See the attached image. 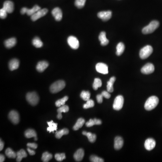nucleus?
I'll return each mask as SVG.
<instances>
[{"label": "nucleus", "mask_w": 162, "mask_h": 162, "mask_svg": "<svg viewBox=\"0 0 162 162\" xmlns=\"http://www.w3.org/2000/svg\"><path fill=\"white\" fill-rule=\"evenodd\" d=\"M104 97L101 94L98 95L97 96V100L98 103H101L103 102V98Z\"/></svg>", "instance_id": "obj_46"}, {"label": "nucleus", "mask_w": 162, "mask_h": 162, "mask_svg": "<svg viewBox=\"0 0 162 162\" xmlns=\"http://www.w3.org/2000/svg\"><path fill=\"white\" fill-rule=\"evenodd\" d=\"M85 122V120L83 118H79L77 120V123H75L74 126L73 127V129L75 131L78 130L79 128H81L83 126Z\"/></svg>", "instance_id": "obj_31"}, {"label": "nucleus", "mask_w": 162, "mask_h": 162, "mask_svg": "<svg viewBox=\"0 0 162 162\" xmlns=\"http://www.w3.org/2000/svg\"><path fill=\"white\" fill-rule=\"evenodd\" d=\"M69 46L73 49L76 50L78 48L79 46V41L74 36H69L67 40Z\"/></svg>", "instance_id": "obj_9"}, {"label": "nucleus", "mask_w": 162, "mask_h": 162, "mask_svg": "<svg viewBox=\"0 0 162 162\" xmlns=\"http://www.w3.org/2000/svg\"><path fill=\"white\" fill-rule=\"evenodd\" d=\"M25 136L27 138H31L34 137L35 141H37V133L34 130L32 129H29L26 131L25 133Z\"/></svg>", "instance_id": "obj_23"}, {"label": "nucleus", "mask_w": 162, "mask_h": 162, "mask_svg": "<svg viewBox=\"0 0 162 162\" xmlns=\"http://www.w3.org/2000/svg\"><path fill=\"white\" fill-rule=\"evenodd\" d=\"M99 39L101 42V44L102 46H106L109 43V41L106 38V33L105 32H101L100 35L99 36Z\"/></svg>", "instance_id": "obj_21"}, {"label": "nucleus", "mask_w": 162, "mask_h": 162, "mask_svg": "<svg viewBox=\"0 0 162 162\" xmlns=\"http://www.w3.org/2000/svg\"><path fill=\"white\" fill-rule=\"evenodd\" d=\"M94 106V101L93 100L89 99V100L86 101V104L83 105V108L85 109H89V108L93 107Z\"/></svg>", "instance_id": "obj_40"}, {"label": "nucleus", "mask_w": 162, "mask_h": 162, "mask_svg": "<svg viewBox=\"0 0 162 162\" xmlns=\"http://www.w3.org/2000/svg\"><path fill=\"white\" fill-rule=\"evenodd\" d=\"M86 1V0H75V6L78 8H82L85 4Z\"/></svg>", "instance_id": "obj_39"}, {"label": "nucleus", "mask_w": 162, "mask_h": 162, "mask_svg": "<svg viewBox=\"0 0 162 162\" xmlns=\"http://www.w3.org/2000/svg\"><path fill=\"white\" fill-rule=\"evenodd\" d=\"M17 154L16 161L18 162H20L21 161L22 159L27 157V154L25 151L23 149H21L19 151Z\"/></svg>", "instance_id": "obj_29"}, {"label": "nucleus", "mask_w": 162, "mask_h": 162, "mask_svg": "<svg viewBox=\"0 0 162 162\" xmlns=\"http://www.w3.org/2000/svg\"><path fill=\"white\" fill-rule=\"evenodd\" d=\"M153 49L152 46L147 45L142 49L140 52V57L142 59H146L149 57L153 52Z\"/></svg>", "instance_id": "obj_5"}, {"label": "nucleus", "mask_w": 162, "mask_h": 162, "mask_svg": "<svg viewBox=\"0 0 162 162\" xmlns=\"http://www.w3.org/2000/svg\"><path fill=\"white\" fill-rule=\"evenodd\" d=\"M65 86V83L63 80H59L53 83L50 86V91L52 93H56L62 90Z\"/></svg>", "instance_id": "obj_3"}, {"label": "nucleus", "mask_w": 162, "mask_h": 162, "mask_svg": "<svg viewBox=\"0 0 162 162\" xmlns=\"http://www.w3.org/2000/svg\"><path fill=\"white\" fill-rule=\"evenodd\" d=\"M5 155L7 157L9 158H12V159H14L17 157L16 153L12 150L11 148H7L5 151Z\"/></svg>", "instance_id": "obj_33"}, {"label": "nucleus", "mask_w": 162, "mask_h": 162, "mask_svg": "<svg viewBox=\"0 0 162 162\" xmlns=\"http://www.w3.org/2000/svg\"><path fill=\"white\" fill-rule=\"evenodd\" d=\"M84 156V151L83 149H79L74 153V157L77 162H80L83 159Z\"/></svg>", "instance_id": "obj_17"}, {"label": "nucleus", "mask_w": 162, "mask_h": 162, "mask_svg": "<svg viewBox=\"0 0 162 162\" xmlns=\"http://www.w3.org/2000/svg\"><path fill=\"white\" fill-rule=\"evenodd\" d=\"M7 12L2 8L0 10V17L2 19H5L7 16Z\"/></svg>", "instance_id": "obj_43"}, {"label": "nucleus", "mask_w": 162, "mask_h": 162, "mask_svg": "<svg viewBox=\"0 0 162 162\" xmlns=\"http://www.w3.org/2000/svg\"><path fill=\"white\" fill-rule=\"evenodd\" d=\"M80 97L84 101H87L90 99V98L91 97V94L89 93V91H83L81 93Z\"/></svg>", "instance_id": "obj_38"}, {"label": "nucleus", "mask_w": 162, "mask_h": 162, "mask_svg": "<svg viewBox=\"0 0 162 162\" xmlns=\"http://www.w3.org/2000/svg\"><path fill=\"white\" fill-rule=\"evenodd\" d=\"M159 102V98L156 96L149 97L145 103V108L146 110L150 111L153 110L158 106Z\"/></svg>", "instance_id": "obj_1"}, {"label": "nucleus", "mask_w": 162, "mask_h": 162, "mask_svg": "<svg viewBox=\"0 0 162 162\" xmlns=\"http://www.w3.org/2000/svg\"><path fill=\"white\" fill-rule=\"evenodd\" d=\"M156 142L153 138H148L145 141V147L147 150H151L155 147Z\"/></svg>", "instance_id": "obj_14"}, {"label": "nucleus", "mask_w": 162, "mask_h": 162, "mask_svg": "<svg viewBox=\"0 0 162 162\" xmlns=\"http://www.w3.org/2000/svg\"><path fill=\"white\" fill-rule=\"evenodd\" d=\"M53 156L51 154L48 152H44L42 154V159L44 162H48L52 158Z\"/></svg>", "instance_id": "obj_35"}, {"label": "nucleus", "mask_w": 162, "mask_h": 162, "mask_svg": "<svg viewBox=\"0 0 162 162\" xmlns=\"http://www.w3.org/2000/svg\"><path fill=\"white\" fill-rule=\"evenodd\" d=\"M97 16L103 21H107L111 19L112 17V12L110 10L100 12L98 13Z\"/></svg>", "instance_id": "obj_13"}, {"label": "nucleus", "mask_w": 162, "mask_h": 162, "mask_svg": "<svg viewBox=\"0 0 162 162\" xmlns=\"http://www.w3.org/2000/svg\"><path fill=\"white\" fill-rule=\"evenodd\" d=\"M155 71V66L151 63H147L141 69V72L145 74H152Z\"/></svg>", "instance_id": "obj_11"}, {"label": "nucleus", "mask_w": 162, "mask_h": 162, "mask_svg": "<svg viewBox=\"0 0 162 162\" xmlns=\"http://www.w3.org/2000/svg\"><path fill=\"white\" fill-rule=\"evenodd\" d=\"M26 100L30 105L35 106L38 104L39 98L35 92L29 93L26 95Z\"/></svg>", "instance_id": "obj_4"}, {"label": "nucleus", "mask_w": 162, "mask_h": 162, "mask_svg": "<svg viewBox=\"0 0 162 162\" xmlns=\"http://www.w3.org/2000/svg\"><path fill=\"white\" fill-rule=\"evenodd\" d=\"M115 80H116V78L115 77H112L110 78V80L107 82V90L109 93H113L114 91L113 85L115 82Z\"/></svg>", "instance_id": "obj_25"}, {"label": "nucleus", "mask_w": 162, "mask_h": 162, "mask_svg": "<svg viewBox=\"0 0 162 162\" xmlns=\"http://www.w3.org/2000/svg\"><path fill=\"white\" fill-rule=\"evenodd\" d=\"M69 111V107L68 106L64 105V106L60 107L57 110V112L58 114L57 116V118L58 119H61L62 118V113H67Z\"/></svg>", "instance_id": "obj_22"}, {"label": "nucleus", "mask_w": 162, "mask_h": 162, "mask_svg": "<svg viewBox=\"0 0 162 162\" xmlns=\"http://www.w3.org/2000/svg\"><path fill=\"white\" fill-rule=\"evenodd\" d=\"M27 146L29 148H32L33 149H36L37 147V145L35 143H29L27 144Z\"/></svg>", "instance_id": "obj_44"}, {"label": "nucleus", "mask_w": 162, "mask_h": 162, "mask_svg": "<svg viewBox=\"0 0 162 162\" xmlns=\"http://www.w3.org/2000/svg\"><path fill=\"white\" fill-rule=\"evenodd\" d=\"M69 131L67 128H64L59 131H56V137L57 139H61L63 135H66L69 134Z\"/></svg>", "instance_id": "obj_32"}, {"label": "nucleus", "mask_w": 162, "mask_h": 162, "mask_svg": "<svg viewBox=\"0 0 162 162\" xmlns=\"http://www.w3.org/2000/svg\"><path fill=\"white\" fill-rule=\"evenodd\" d=\"M40 9H41V7L40 6L37 5H35L31 9H29L26 7H23L21 10L20 12L21 14H26L28 16H31Z\"/></svg>", "instance_id": "obj_7"}, {"label": "nucleus", "mask_w": 162, "mask_h": 162, "mask_svg": "<svg viewBox=\"0 0 162 162\" xmlns=\"http://www.w3.org/2000/svg\"><path fill=\"white\" fill-rule=\"evenodd\" d=\"M5 157L4 155H0V162H3L5 161Z\"/></svg>", "instance_id": "obj_49"}, {"label": "nucleus", "mask_w": 162, "mask_h": 162, "mask_svg": "<svg viewBox=\"0 0 162 162\" xmlns=\"http://www.w3.org/2000/svg\"><path fill=\"white\" fill-rule=\"evenodd\" d=\"M124 104V98L122 95H118L114 101L113 109L116 110H119L122 109Z\"/></svg>", "instance_id": "obj_6"}, {"label": "nucleus", "mask_w": 162, "mask_h": 162, "mask_svg": "<svg viewBox=\"0 0 162 162\" xmlns=\"http://www.w3.org/2000/svg\"><path fill=\"white\" fill-rule=\"evenodd\" d=\"M116 54L117 56H120L123 53L125 50V45L123 42H120L116 46Z\"/></svg>", "instance_id": "obj_30"}, {"label": "nucleus", "mask_w": 162, "mask_h": 162, "mask_svg": "<svg viewBox=\"0 0 162 162\" xmlns=\"http://www.w3.org/2000/svg\"><path fill=\"white\" fill-rule=\"evenodd\" d=\"M159 23L158 21L154 20L151 22L148 25L143 29L142 32L144 34H148L153 33L159 27Z\"/></svg>", "instance_id": "obj_2"}, {"label": "nucleus", "mask_w": 162, "mask_h": 162, "mask_svg": "<svg viewBox=\"0 0 162 162\" xmlns=\"http://www.w3.org/2000/svg\"><path fill=\"white\" fill-rule=\"evenodd\" d=\"M3 8L6 10L7 13H12L14 9L13 2L10 1H6L4 3Z\"/></svg>", "instance_id": "obj_16"}, {"label": "nucleus", "mask_w": 162, "mask_h": 162, "mask_svg": "<svg viewBox=\"0 0 162 162\" xmlns=\"http://www.w3.org/2000/svg\"><path fill=\"white\" fill-rule=\"evenodd\" d=\"M48 63L46 61H42L38 63L36 69L38 72H42L48 67Z\"/></svg>", "instance_id": "obj_19"}, {"label": "nucleus", "mask_w": 162, "mask_h": 162, "mask_svg": "<svg viewBox=\"0 0 162 162\" xmlns=\"http://www.w3.org/2000/svg\"><path fill=\"white\" fill-rule=\"evenodd\" d=\"M90 160L93 162H104V159L102 158L95 156V155H91L90 157Z\"/></svg>", "instance_id": "obj_42"}, {"label": "nucleus", "mask_w": 162, "mask_h": 162, "mask_svg": "<svg viewBox=\"0 0 162 162\" xmlns=\"http://www.w3.org/2000/svg\"><path fill=\"white\" fill-rule=\"evenodd\" d=\"M82 134L87 137L88 140L90 142L94 143L96 141L97 135H96L95 134L92 133L91 132L83 131L82 132Z\"/></svg>", "instance_id": "obj_27"}, {"label": "nucleus", "mask_w": 162, "mask_h": 162, "mask_svg": "<svg viewBox=\"0 0 162 162\" xmlns=\"http://www.w3.org/2000/svg\"><path fill=\"white\" fill-rule=\"evenodd\" d=\"M27 150H28V152H29V154L30 155H35V151L33 150H31V149L29 148V147L27 149Z\"/></svg>", "instance_id": "obj_47"}, {"label": "nucleus", "mask_w": 162, "mask_h": 162, "mask_svg": "<svg viewBox=\"0 0 162 162\" xmlns=\"http://www.w3.org/2000/svg\"><path fill=\"white\" fill-rule=\"evenodd\" d=\"M32 43H33V45L35 46L36 48H41L43 46V43L38 37H35L34 39H33Z\"/></svg>", "instance_id": "obj_34"}, {"label": "nucleus", "mask_w": 162, "mask_h": 162, "mask_svg": "<svg viewBox=\"0 0 162 162\" xmlns=\"http://www.w3.org/2000/svg\"><path fill=\"white\" fill-rule=\"evenodd\" d=\"M68 98H68V97L65 96V97H64L63 98L58 100V101L56 102V103H55L56 106L58 107H60L61 106H64L66 102L68 101Z\"/></svg>", "instance_id": "obj_36"}, {"label": "nucleus", "mask_w": 162, "mask_h": 162, "mask_svg": "<svg viewBox=\"0 0 162 162\" xmlns=\"http://www.w3.org/2000/svg\"><path fill=\"white\" fill-rule=\"evenodd\" d=\"M123 145V140L120 137H117L114 140V147L116 150H119L122 148Z\"/></svg>", "instance_id": "obj_20"}, {"label": "nucleus", "mask_w": 162, "mask_h": 162, "mask_svg": "<svg viewBox=\"0 0 162 162\" xmlns=\"http://www.w3.org/2000/svg\"><path fill=\"white\" fill-rule=\"evenodd\" d=\"M48 12V10L46 8L42 9L39 10L37 12L31 16V19L33 21H35L40 19L42 17L45 16L46 14Z\"/></svg>", "instance_id": "obj_8"}, {"label": "nucleus", "mask_w": 162, "mask_h": 162, "mask_svg": "<svg viewBox=\"0 0 162 162\" xmlns=\"http://www.w3.org/2000/svg\"><path fill=\"white\" fill-rule=\"evenodd\" d=\"M47 124L48 125V127H47V131L50 133L56 131L57 129V123H54L53 120L47 122Z\"/></svg>", "instance_id": "obj_26"}, {"label": "nucleus", "mask_w": 162, "mask_h": 162, "mask_svg": "<svg viewBox=\"0 0 162 162\" xmlns=\"http://www.w3.org/2000/svg\"><path fill=\"white\" fill-rule=\"evenodd\" d=\"M9 118L14 124H17L20 122L19 113L15 110H12L9 114Z\"/></svg>", "instance_id": "obj_12"}, {"label": "nucleus", "mask_w": 162, "mask_h": 162, "mask_svg": "<svg viewBox=\"0 0 162 162\" xmlns=\"http://www.w3.org/2000/svg\"><path fill=\"white\" fill-rule=\"evenodd\" d=\"M54 158H55L57 161L61 162V161L65 159V153H61V154L57 153V154H56L55 155H54Z\"/></svg>", "instance_id": "obj_41"}, {"label": "nucleus", "mask_w": 162, "mask_h": 162, "mask_svg": "<svg viewBox=\"0 0 162 162\" xmlns=\"http://www.w3.org/2000/svg\"><path fill=\"white\" fill-rule=\"evenodd\" d=\"M4 146V144L1 139V141H0V150L1 151L3 150Z\"/></svg>", "instance_id": "obj_48"}, {"label": "nucleus", "mask_w": 162, "mask_h": 162, "mask_svg": "<svg viewBox=\"0 0 162 162\" xmlns=\"http://www.w3.org/2000/svg\"><path fill=\"white\" fill-rule=\"evenodd\" d=\"M95 69L98 73L102 74H108L109 72L108 66L103 63H99L97 64L95 66Z\"/></svg>", "instance_id": "obj_10"}, {"label": "nucleus", "mask_w": 162, "mask_h": 162, "mask_svg": "<svg viewBox=\"0 0 162 162\" xmlns=\"http://www.w3.org/2000/svg\"><path fill=\"white\" fill-rule=\"evenodd\" d=\"M102 86L101 80L98 78H95L94 79L93 84V88L95 90H97L99 87H101Z\"/></svg>", "instance_id": "obj_37"}, {"label": "nucleus", "mask_w": 162, "mask_h": 162, "mask_svg": "<svg viewBox=\"0 0 162 162\" xmlns=\"http://www.w3.org/2000/svg\"><path fill=\"white\" fill-rule=\"evenodd\" d=\"M16 39L14 37L9 38L5 40V45L7 48H11L14 46L16 44Z\"/></svg>", "instance_id": "obj_24"}, {"label": "nucleus", "mask_w": 162, "mask_h": 162, "mask_svg": "<svg viewBox=\"0 0 162 162\" xmlns=\"http://www.w3.org/2000/svg\"><path fill=\"white\" fill-rule=\"evenodd\" d=\"M20 65V61L16 59H14L10 61L9 63V67L11 71H13L19 68Z\"/></svg>", "instance_id": "obj_18"}, {"label": "nucleus", "mask_w": 162, "mask_h": 162, "mask_svg": "<svg viewBox=\"0 0 162 162\" xmlns=\"http://www.w3.org/2000/svg\"><path fill=\"white\" fill-rule=\"evenodd\" d=\"M102 123L100 119H97V118H94V119H90L89 121H88L86 123V125L87 127H91L93 126L94 125H101Z\"/></svg>", "instance_id": "obj_28"}, {"label": "nucleus", "mask_w": 162, "mask_h": 162, "mask_svg": "<svg viewBox=\"0 0 162 162\" xmlns=\"http://www.w3.org/2000/svg\"><path fill=\"white\" fill-rule=\"evenodd\" d=\"M102 95L106 99H109L111 97V95L110 94V93L108 91H103L102 92Z\"/></svg>", "instance_id": "obj_45"}, {"label": "nucleus", "mask_w": 162, "mask_h": 162, "mask_svg": "<svg viewBox=\"0 0 162 162\" xmlns=\"http://www.w3.org/2000/svg\"><path fill=\"white\" fill-rule=\"evenodd\" d=\"M56 20L57 21H61L62 19L63 14L62 10L59 7H56L51 12Z\"/></svg>", "instance_id": "obj_15"}]
</instances>
